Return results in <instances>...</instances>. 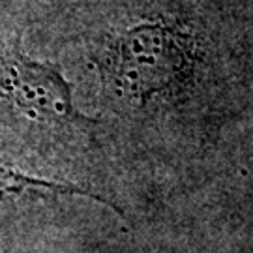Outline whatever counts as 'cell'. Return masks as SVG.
I'll return each instance as SVG.
<instances>
[{
    "instance_id": "cell-1",
    "label": "cell",
    "mask_w": 253,
    "mask_h": 253,
    "mask_svg": "<svg viewBox=\"0 0 253 253\" xmlns=\"http://www.w3.org/2000/svg\"><path fill=\"white\" fill-rule=\"evenodd\" d=\"M190 60V43L182 34L163 25H143L111 45L101 70L120 96L145 103L178 86Z\"/></svg>"
},
{
    "instance_id": "cell-2",
    "label": "cell",
    "mask_w": 253,
    "mask_h": 253,
    "mask_svg": "<svg viewBox=\"0 0 253 253\" xmlns=\"http://www.w3.org/2000/svg\"><path fill=\"white\" fill-rule=\"evenodd\" d=\"M0 109L27 127L45 133L92 124L75 109L72 86L60 70L28 58L17 43L0 53Z\"/></svg>"
},
{
    "instance_id": "cell-3",
    "label": "cell",
    "mask_w": 253,
    "mask_h": 253,
    "mask_svg": "<svg viewBox=\"0 0 253 253\" xmlns=\"http://www.w3.org/2000/svg\"><path fill=\"white\" fill-rule=\"evenodd\" d=\"M73 193L90 195L79 188L32 176L13 167L11 163L0 162V203L19 199H43L53 195H73Z\"/></svg>"
}]
</instances>
